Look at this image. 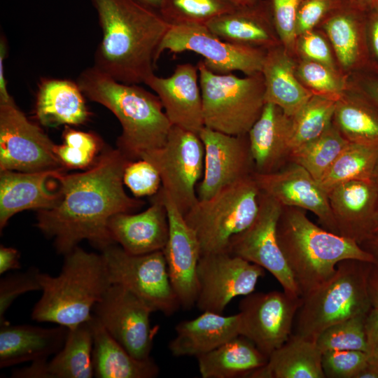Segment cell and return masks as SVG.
Segmentation results:
<instances>
[{"label": "cell", "mask_w": 378, "mask_h": 378, "mask_svg": "<svg viewBox=\"0 0 378 378\" xmlns=\"http://www.w3.org/2000/svg\"><path fill=\"white\" fill-rule=\"evenodd\" d=\"M321 365L326 378H356L368 360L365 351H331L322 354Z\"/></svg>", "instance_id": "bcb514c9"}, {"label": "cell", "mask_w": 378, "mask_h": 378, "mask_svg": "<svg viewBox=\"0 0 378 378\" xmlns=\"http://www.w3.org/2000/svg\"><path fill=\"white\" fill-rule=\"evenodd\" d=\"M291 117L276 105L266 103L248 132L255 173L279 170L289 162Z\"/></svg>", "instance_id": "4316f807"}, {"label": "cell", "mask_w": 378, "mask_h": 378, "mask_svg": "<svg viewBox=\"0 0 378 378\" xmlns=\"http://www.w3.org/2000/svg\"><path fill=\"white\" fill-rule=\"evenodd\" d=\"M372 180L378 185V159L372 174Z\"/></svg>", "instance_id": "6125c7cd"}, {"label": "cell", "mask_w": 378, "mask_h": 378, "mask_svg": "<svg viewBox=\"0 0 378 378\" xmlns=\"http://www.w3.org/2000/svg\"><path fill=\"white\" fill-rule=\"evenodd\" d=\"M302 302L301 295L284 290L245 295L239 304V335L269 358L291 335Z\"/></svg>", "instance_id": "4fadbf2b"}, {"label": "cell", "mask_w": 378, "mask_h": 378, "mask_svg": "<svg viewBox=\"0 0 378 378\" xmlns=\"http://www.w3.org/2000/svg\"><path fill=\"white\" fill-rule=\"evenodd\" d=\"M130 161L119 149H111L84 172H59L61 200L51 209L38 211L36 223L44 235L54 239L59 254L66 255L83 240L101 251L115 244L108 230L110 218L144 204L124 189L123 173Z\"/></svg>", "instance_id": "6da1fadb"}, {"label": "cell", "mask_w": 378, "mask_h": 378, "mask_svg": "<svg viewBox=\"0 0 378 378\" xmlns=\"http://www.w3.org/2000/svg\"><path fill=\"white\" fill-rule=\"evenodd\" d=\"M40 271L29 267L24 272L11 273L0 280V323L5 322V314L13 301L23 293L41 290Z\"/></svg>", "instance_id": "f6af8a7d"}, {"label": "cell", "mask_w": 378, "mask_h": 378, "mask_svg": "<svg viewBox=\"0 0 378 378\" xmlns=\"http://www.w3.org/2000/svg\"><path fill=\"white\" fill-rule=\"evenodd\" d=\"M142 6L160 13L163 0H134Z\"/></svg>", "instance_id": "680465c9"}, {"label": "cell", "mask_w": 378, "mask_h": 378, "mask_svg": "<svg viewBox=\"0 0 378 378\" xmlns=\"http://www.w3.org/2000/svg\"><path fill=\"white\" fill-rule=\"evenodd\" d=\"M378 233V224H377V229H376V231H375V233L374 234H377Z\"/></svg>", "instance_id": "be15d7a7"}, {"label": "cell", "mask_w": 378, "mask_h": 378, "mask_svg": "<svg viewBox=\"0 0 378 378\" xmlns=\"http://www.w3.org/2000/svg\"><path fill=\"white\" fill-rule=\"evenodd\" d=\"M204 145L198 134L172 125L164 144L141 155L158 171L161 190L184 215L197 201L204 171Z\"/></svg>", "instance_id": "30bf717a"}, {"label": "cell", "mask_w": 378, "mask_h": 378, "mask_svg": "<svg viewBox=\"0 0 378 378\" xmlns=\"http://www.w3.org/2000/svg\"><path fill=\"white\" fill-rule=\"evenodd\" d=\"M296 76L312 94L336 101L347 89L348 78L323 64L297 59Z\"/></svg>", "instance_id": "ab89813d"}, {"label": "cell", "mask_w": 378, "mask_h": 378, "mask_svg": "<svg viewBox=\"0 0 378 378\" xmlns=\"http://www.w3.org/2000/svg\"><path fill=\"white\" fill-rule=\"evenodd\" d=\"M55 146L38 125L27 119L13 99L0 102V171L64 169Z\"/></svg>", "instance_id": "7c38bea8"}, {"label": "cell", "mask_w": 378, "mask_h": 378, "mask_svg": "<svg viewBox=\"0 0 378 378\" xmlns=\"http://www.w3.org/2000/svg\"><path fill=\"white\" fill-rule=\"evenodd\" d=\"M144 84L160 98L172 125L199 134L204 124L197 65L178 64L170 76L153 74Z\"/></svg>", "instance_id": "44dd1931"}, {"label": "cell", "mask_w": 378, "mask_h": 378, "mask_svg": "<svg viewBox=\"0 0 378 378\" xmlns=\"http://www.w3.org/2000/svg\"><path fill=\"white\" fill-rule=\"evenodd\" d=\"M237 6L232 0H163L160 14L171 26L205 24Z\"/></svg>", "instance_id": "f35d334b"}, {"label": "cell", "mask_w": 378, "mask_h": 378, "mask_svg": "<svg viewBox=\"0 0 378 378\" xmlns=\"http://www.w3.org/2000/svg\"><path fill=\"white\" fill-rule=\"evenodd\" d=\"M92 332L90 321L69 330L63 347L44 360L43 378H92Z\"/></svg>", "instance_id": "e575fe53"}, {"label": "cell", "mask_w": 378, "mask_h": 378, "mask_svg": "<svg viewBox=\"0 0 378 378\" xmlns=\"http://www.w3.org/2000/svg\"><path fill=\"white\" fill-rule=\"evenodd\" d=\"M282 207L275 200L261 192L255 218L232 239L228 253L267 270L284 290L301 295L277 239L276 226Z\"/></svg>", "instance_id": "2e32d148"}, {"label": "cell", "mask_w": 378, "mask_h": 378, "mask_svg": "<svg viewBox=\"0 0 378 378\" xmlns=\"http://www.w3.org/2000/svg\"><path fill=\"white\" fill-rule=\"evenodd\" d=\"M276 236L302 297L330 278L342 260L374 262L356 241L319 227L298 207H282Z\"/></svg>", "instance_id": "277c9868"}, {"label": "cell", "mask_w": 378, "mask_h": 378, "mask_svg": "<svg viewBox=\"0 0 378 378\" xmlns=\"http://www.w3.org/2000/svg\"><path fill=\"white\" fill-rule=\"evenodd\" d=\"M192 51L203 57L206 66L218 74L239 71L246 76L261 72L267 50L224 41L205 24L171 26L162 40L155 62L162 53Z\"/></svg>", "instance_id": "8fae6325"}, {"label": "cell", "mask_w": 378, "mask_h": 378, "mask_svg": "<svg viewBox=\"0 0 378 378\" xmlns=\"http://www.w3.org/2000/svg\"><path fill=\"white\" fill-rule=\"evenodd\" d=\"M294 52L296 59L318 62L340 72L332 46L319 28L297 36Z\"/></svg>", "instance_id": "7bdbcfd3"}, {"label": "cell", "mask_w": 378, "mask_h": 378, "mask_svg": "<svg viewBox=\"0 0 378 378\" xmlns=\"http://www.w3.org/2000/svg\"><path fill=\"white\" fill-rule=\"evenodd\" d=\"M342 1L343 0H302L297 15L296 37L302 33L318 28Z\"/></svg>", "instance_id": "c3c4849f"}, {"label": "cell", "mask_w": 378, "mask_h": 378, "mask_svg": "<svg viewBox=\"0 0 378 378\" xmlns=\"http://www.w3.org/2000/svg\"><path fill=\"white\" fill-rule=\"evenodd\" d=\"M198 134L204 150L203 175L197 187L198 200H207L254 174L248 134L231 135L205 126Z\"/></svg>", "instance_id": "e0dca14e"}, {"label": "cell", "mask_w": 378, "mask_h": 378, "mask_svg": "<svg viewBox=\"0 0 378 378\" xmlns=\"http://www.w3.org/2000/svg\"><path fill=\"white\" fill-rule=\"evenodd\" d=\"M64 169L36 172L10 170L0 173V229L15 214L27 209L38 211L55 206L62 198L60 186L51 188L59 172Z\"/></svg>", "instance_id": "603a6c76"}, {"label": "cell", "mask_w": 378, "mask_h": 378, "mask_svg": "<svg viewBox=\"0 0 378 378\" xmlns=\"http://www.w3.org/2000/svg\"><path fill=\"white\" fill-rule=\"evenodd\" d=\"M197 358L199 372L203 378L250 377L268 360L267 356L242 335Z\"/></svg>", "instance_id": "d6a6232c"}, {"label": "cell", "mask_w": 378, "mask_h": 378, "mask_svg": "<svg viewBox=\"0 0 378 378\" xmlns=\"http://www.w3.org/2000/svg\"><path fill=\"white\" fill-rule=\"evenodd\" d=\"M350 4L356 8L367 11L373 6L378 4V0H347Z\"/></svg>", "instance_id": "6f0895ef"}, {"label": "cell", "mask_w": 378, "mask_h": 378, "mask_svg": "<svg viewBox=\"0 0 378 378\" xmlns=\"http://www.w3.org/2000/svg\"><path fill=\"white\" fill-rule=\"evenodd\" d=\"M62 137L63 143L56 145L55 151L64 168L83 169L93 164L100 147L95 134L66 125Z\"/></svg>", "instance_id": "b9f144b4"}, {"label": "cell", "mask_w": 378, "mask_h": 378, "mask_svg": "<svg viewBox=\"0 0 378 378\" xmlns=\"http://www.w3.org/2000/svg\"><path fill=\"white\" fill-rule=\"evenodd\" d=\"M356 378H378V369L368 364L359 372Z\"/></svg>", "instance_id": "91938a15"}, {"label": "cell", "mask_w": 378, "mask_h": 378, "mask_svg": "<svg viewBox=\"0 0 378 378\" xmlns=\"http://www.w3.org/2000/svg\"><path fill=\"white\" fill-rule=\"evenodd\" d=\"M360 245L372 255L373 264L378 268V233L373 234Z\"/></svg>", "instance_id": "9f6ffc18"}, {"label": "cell", "mask_w": 378, "mask_h": 378, "mask_svg": "<svg viewBox=\"0 0 378 378\" xmlns=\"http://www.w3.org/2000/svg\"><path fill=\"white\" fill-rule=\"evenodd\" d=\"M85 97L76 81L44 80L36 96V116L47 127L83 124L90 117Z\"/></svg>", "instance_id": "4dcf8cb0"}, {"label": "cell", "mask_w": 378, "mask_h": 378, "mask_svg": "<svg viewBox=\"0 0 378 378\" xmlns=\"http://www.w3.org/2000/svg\"><path fill=\"white\" fill-rule=\"evenodd\" d=\"M367 314L357 315L325 329L316 340L322 354L340 350H358L365 352Z\"/></svg>", "instance_id": "60d3db41"}, {"label": "cell", "mask_w": 378, "mask_h": 378, "mask_svg": "<svg viewBox=\"0 0 378 378\" xmlns=\"http://www.w3.org/2000/svg\"><path fill=\"white\" fill-rule=\"evenodd\" d=\"M368 364L378 369V304H374L365 321Z\"/></svg>", "instance_id": "816d5d0a"}, {"label": "cell", "mask_w": 378, "mask_h": 378, "mask_svg": "<svg viewBox=\"0 0 378 378\" xmlns=\"http://www.w3.org/2000/svg\"><path fill=\"white\" fill-rule=\"evenodd\" d=\"M6 53V40L1 36L0 40V102H8L13 99L7 90L4 75V59Z\"/></svg>", "instance_id": "db71d44e"}, {"label": "cell", "mask_w": 378, "mask_h": 378, "mask_svg": "<svg viewBox=\"0 0 378 378\" xmlns=\"http://www.w3.org/2000/svg\"><path fill=\"white\" fill-rule=\"evenodd\" d=\"M123 183L136 198L154 196L162 188L158 171L142 158L128 162L123 173Z\"/></svg>", "instance_id": "ee69618b"}, {"label": "cell", "mask_w": 378, "mask_h": 378, "mask_svg": "<svg viewBox=\"0 0 378 378\" xmlns=\"http://www.w3.org/2000/svg\"><path fill=\"white\" fill-rule=\"evenodd\" d=\"M377 159V144L349 142L319 183L327 192L342 183L372 180Z\"/></svg>", "instance_id": "d590c367"}, {"label": "cell", "mask_w": 378, "mask_h": 378, "mask_svg": "<svg viewBox=\"0 0 378 378\" xmlns=\"http://www.w3.org/2000/svg\"><path fill=\"white\" fill-rule=\"evenodd\" d=\"M205 25L218 37L232 43L265 50L281 44L269 0L237 6Z\"/></svg>", "instance_id": "d4e9b609"}, {"label": "cell", "mask_w": 378, "mask_h": 378, "mask_svg": "<svg viewBox=\"0 0 378 378\" xmlns=\"http://www.w3.org/2000/svg\"><path fill=\"white\" fill-rule=\"evenodd\" d=\"M335 104L334 100L313 95L291 117L289 139L290 152L317 139L331 126Z\"/></svg>", "instance_id": "74e56055"}, {"label": "cell", "mask_w": 378, "mask_h": 378, "mask_svg": "<svg viewBox=\"0 0 378 378\" xmlns=\"http://www.w3.org/2000/svg\"><path fill=\"white\" fill-rule=\"evenodd\" d=\"M42 295L31 311L32 320L69 330L90 321L92 309L111 286L102 254L76 246L64 255L59 275L39 274Z\"/></svg>", "instance_id": "5b68a950"}, {"label": "cell", "mask_w": 378, "mask_h": 378, "mask_svg": "<svg viewBox=\"0 0 378 378\" xmlns=\"http://www.w3.org/2000/svg\"><path fill=\"white\" fill-rule=\"evenodd\" d=\"M269 1L281 44L295 57L294 47L296 38V20L302 0H269Z\"/></svg>", "instance_id": "7dc6e473"}, {"label": "cell", "mask_w": 378, "mask_h": 378, "mask_svg": "<svg viewBox=\"0 0 378 378\" xmlns=\"http://www.w3.org/2000/svg\"><path fill=\"white\" fill-rule=\"evenodd\" d=\"M339 234L360 244L378 224V185L373 180L340 183L327 191Z\"/></svg>", "instance_id": "ffe728a7"}, {"label": "cell", "mask_w": 378, "mask_h": 378, "mask_svg": "<svg viewBox=\"0 0 378 378\" xmlns=\"http://www.w3.org/2000/svg\"><path fill=\"white\" fill-rule=\"evenodd\" d=\"M102 32L94 66L126 84L154 74L157 50L170 28L160 13L134 0H90Z\"/></svg>", "instance_id": "7a4b0ae2"}, {"label": "cell", "mask_w": 378, "mask_h": 378, "mask_svg": "<svg viewBox=\"0 0 378 378\" xmlns=\"http://www.w3.org/2000/svg\"><path fill=\"white\" fill-rule=\"evenodd\" d=\"M153 197L150 206L144 211L120 213L109 220L108 230L113 240L129 253L141 255L162 251L167 244V209L160 191Z\"/></svg>", "instance_id": "7402d4cb"}, {"label": "cell", "mask_w": 378, "mask_h": 378, "mask_svg": "<svg viewBox=\"0 0 378 378\" xmlns=\"http://www.w3.org/2000/svg\"><path fill=\"white\" fill-rule=\"evenodd\" d=\"M93 339L92 362L97 378H153L159 367L152 358L132 356L92 316L90 320Z\"/></svg>", "instance_id": "f546056e"}, {"label": "cell", "mask_w": 378, "mask_h": 378, "mask_svg": "<svg viewBox=\"0 0 378 378\" xmlns=\"http://www.w3.org/2000/svg\"><path fill=\"white\" fill-rule=\"evenodd\" d=\"M318 28L327 36L342 75L348 78L368 68L365 11L343 0Z\"/></svg>", "instance_id": "cb8c5ba5"}, {"label": "cell", "mask_w": 378, "mask_h": 378, "mask_svg": "<svg viewBox=\"0 0 378 378\" xmlns=\"http://www.w3.org/2000/svg\"><path fill=\"white\" fill-rule=\"evenodd\" d=\"M197 66L204 126L231 135L247 134L266 104L262 72L239 78L216 74L202 59Z\"/></svg>", "instance_id": "52a82bcc"}, {"label": "cell", "mask_w": 378, "mask_h": 378, "mask_svg": "<svg viewBox=\"0 0 378 378\" xmlns=\"http://www.w3.org/2000/svg\"><path fill=\"white\" fill-rule=\"evenodd\" d=\"M76 83L85 97L118 118L122 127L118 149L129 160L164 144L172 124L157 94L138 84L117 81L94 66L83 70Z\"/></svg>", "instance_id": "3957f363"}, {"label": "cell", "mask_w": 378, "mask_h": 378, "mask_svg": "<svg viewBox=\"0 0 378 378\" xmlns=\"http://www.w3.org/2000/svg\"><path fill=\"white\" fill-rule=\"evenodd\" d=\"M265 269L228 252L202 254L197 268V307L222 314L234 298L253 292Z\"/></svg>", "instance_id": "5bb4252c"}, {"label": "cell", "mask_w": 378, "mask_h": 378, "mask_svg": "<svg viewBox=\"0 0 378 378\" xmlns=\"http://www.w3.org/2000/svg\"><path fill=\"white\" fill-rule=\"evenodd\" d=\"M160 192L167 209L169 236L162 250L172 288L180 305L190 309L197 298V268L202 255L196 233L172 200Z\"/></svg>", "instance_id": "ac0fdd59"}, {"label": "cell", "mask_w": 378, "mask_h": 378, "mask_svg": "<svg viewBox=\"0 0 378 378\" xmlns=\"http://www.w3.org/2000/svg\"><path fill=\"white\" fill-rule=\"evenodd\" d=\"M348 86L378 107V71L365 69L348 78Z\"/></svg>", "instance_id": "681fc988"}, {"label": "cell", "mask_w": 378, "mask_h": 378, "mask_svg": "<svg viewBox=\"0 0 378 378\" xmlns=\"http://www.w3.org/2000/svg\"><path fill=\"white\" fill-rule=\"evenodd\" d=\"M153 309L137 296L111 284L93 307L92 316L132 356L150 358L158 331L150 326Z\"/></svg>", "instance_id": "9a60e30c"}, {"label": "cell", "mask_w": 378, "mask_h": 378, "mask_svg": "<svg viewBox=\"0 0 378 378\" xmlns=\"http://www.w3.org/2000/svg\"><path fill=\"white\" fill-rule=\"evenodd\" d=\"M296 65L297 59L280 44L267 50L261 71L265 103L276 105L290 117L313 96L298 78Z\"/></svg>", "instance_id": "f1b7e54d"}, {"label": "cell", "mask_w": 378, "mask_h": 378, "mask_svg": "<svg viewBox=\"0 0 378 378\" xmlns=\"http://www.w3.org/2000/svg\"><path fill=\"white\" fill-rule=\"evenodd\" d=\"M101 251L111 284L124 287L153 312L170 316L181 307L162 251L134 255L113 244Z\"/></svg>", "instance_id": "9c48e42d"}, {"label": "cell", "mask_w": 378, "mask_h": 378, "mask_svg": "<svg viewBox=\"0 0 378 378\" xmlns=\"http://www.w3.org/2000/svg\"><path fill=\"white\" fill-rule=\"evenodd\" d=\"M69 329L0 323V368L48 359L64 346Z\"/></svg>", "instance_id": "484cf974"}, {"label": "cell", "mask_w": 378, "mask_h": 378, "mask_svg": "<svg viewBox=\"0 0 378 378\" xmlns=\"http://www.w3.org/2000/svg\"><path fill=\"white\" fill-rule=\"evenodd\" d=\"M372 305L378 304V268L372 263L368 281Z\"/></svg>", "instance_id": "11a10c76"}, {"label": "cell", "mask_w": 378, "mask_h": 378, "mask_svg": "<svg viewBox=\"0 0 378 378\" xmlns=\"http://www.w3.org/2000/svg\"><path fill=\"white\" fill-rule=\"evenodd\" d=\"M175 332L168 345L172 355L197 358L240 335L239 315L203 312L196 318L179 322Z\"/></svg>", "instance_id": "83f0119b"}, {"label": "cell", "mask_w": 378, "mask_h": 378, "mask_svg": "<svg viewBox=\"0 0 378 378\" xmlns=\"http://www.w3.org/2000/svg\"><path fill=\"white\" fill-rule=\"evenodd\" d=\"M260 194L253 174L198 200L183 216L197 234L202 255L228 252L232 239L255 218Z\"/></svg>", "instance_id": "ba28073f"}, {"label": "cell", "mask_w": 378, "mask_h": 378, "mask_svg": "<svg viewBox=\"0 0 378 378\" xmlns=\"http://www.w3.org/2000/svg\"><path fill=\"white\" fill-rule=\"evenodd\" d=\"M232 1L236 6H244V5L252 4L256 1L257 0H232Z\"/></svg>", "instance_id": "94428289"}, {"label": "cell", "mask_w": 378, "mask_h": 378, "mask_svg": "<svg viewBox=\"0 0 378 378\" xmlns=\"http://www.w3.org/2000/svg\"><path fill=\"white\" fill-rule=\"evenodd\" d=\"M20 252L15 248L1 246L0 247V274L21 268Z\"/></svg>", "instance_id": "f5cc1de1"}, {"label": "cell", "mask_w": 378, "mask_h": 378, "mask_svg": "<svg viewBox=\"0 0 378 378\" xmlns=\"http://www.w3.org/2000/svg\"><path fill=\"white\" fill-rule=\"evenodd\" d=\"M253 176L260 191L282 206L298 207L310 211L324 229L340 234L333 218L328 192L302 167L288 162L274 172Z\"/></svg>", "instance_id": "d6986e66"}, {"label": "cell", "mask_w": 378, "mask_h": 378, "mask_svg": "<svg viewBox=\"0 0 378 378\" xmlns=\"http://www.w3.org/2000/svg\"><path fill=\"white\" fill-rule=\"evenodd\" d=\"M349 142L332 124L319 137L291 151L289 162L304 168L319 183Z\"/></svg>", "instance_id": "8d00e7d4"}, {"label": "cell", "mask_w": 378, "mask_h": 378, "mask_svg": "<svg viewBox=\"0 0 378 378\" xmlns=\"http://www.w3.org/2000/svg\"><path fill=\"white\" fill-rule=\"evenodd\" d=\"M367 69L378 71V4L365 11Z\"/></svg>", "instance_id": "f907efd6"}, {"label": "cell", "mask_w": 378, "mask_h": 378, "mask_svg": "<svg viewBox=\"0 0 378 378\" xmlns=\"http://www.w3.org/2000/svg\"><path fill=\"white\" fill-rule=\"evenodd\" d=\"M372 263L354 259L340 261L334 274L302 296L292 334L316 341L327 328L372 307L368 281Z\"/></svg>", "instance_id": "8992f818"}, {"label": "cell", "mask_w": 378, "mask_h": 378, "mask_svg": "<svg viewBox=\"0 0 378 378\" xmlns=\"http://www.w3.org/2000/svg\"><path fill=\"white\" fill-rule=\"evenodd\" d=\"M332 124L349 142L378 145V107L349 86L335 101Z\"/></svg>", "instance_id": "836d02e7"}, {"label": "cell", "mask_w": 378, "mask_h": 378, "mask_svg": "<svg viewBox=\"0 0 378 378\" xmlns=\"http://www.w3.org/2000/svg\"><path fill=\"white\" fill-rule=\"evenodd\" d=\"M316 341L291 334L250 378H326Z\"/></svg>", "instance_id": "1f68e13d"}]
</instances>
